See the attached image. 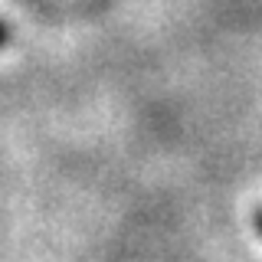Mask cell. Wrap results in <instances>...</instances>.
Returning a JSON list of instances; mask_svg holds the SVG:
<instances>
[{"label":"cell","instance_id":"cell-1","mask_svg":"<svg viewBox=\"0 0 262 262\" xmlns=\"http://www.w3.org/2000/svg\"><path fill=\"white\" fill-rule=\"evenodd\" d=\"M10 43V27H7V20H0V49Z\"/></svg>","mask_w":262,"mask_h":262},{"label":"cell","instance_id":"cell-2","mask_svg":"<svg viewBox=\"0 0 262 262\" xmlns=\"http://www.w3.org/2000/svg\"><path fill=\"white\" fill-rule=\"evenodd\" d=\"M252 226H256V233L262 236V207H256V210H252Z\"/></svg>","mask_w":262,"mask_h":262}]
</instances>
